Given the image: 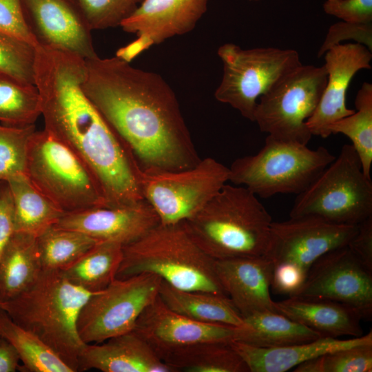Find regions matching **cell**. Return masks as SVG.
<instances>
[{
	"mask_svg": "<svg viewBox=\"0 0 372 372\" xmlns=\"http://www.w3.org/2000/svg\"><path fill=\"white\" fill-rule=\"evenodd\" d=\"M85 61L83 92L143 172L185 169L201 160L177 97L161 75L117 56Z\"/></svg>",
	"mask_w": 372,
	"mask_h": 372,
	"instance_id": "6da1fadb",
	"label": "cell"
},
{
	"mask_svg": "<svg viewBox=\"0 0 372 372\" xmlns=\"http://www.w3.org/2000/svg\"><path fill=\"white\" fill-rule=\"evenodd\" d=\"M35 50L34 85L44 129L89 167L107 207L143 200V170L134 154L83 90L85 59L43 45Z\"/></svg>",
	"mask_w": 372,
	"mask_h": 372,
	"instance_id": "7a4b0ae2",
	"label": "cell"
},
{
	"mask_svg": "<svg viewBox=\"0 0 372 372\" xmlns=\"http://www.w3.org/2000/svg\"><path fill=\"white\" fill-rule=\"evenodd\" d=\"M272 222L254 194L245 187L226 183L181 223L198 246L217 260L265 256Z\"/></svg>",
	"mask_w": 372,
	"mask_h": 372,
	"instance_id": "3957f363",
	"label": "cell"
},
{
	"mask_svg": "<svg viewBox=\"0 0 372 372\" xmlns=\"http://www.w3.org/2000/svg\"><path fill=\"white\" fill-rule=\"evenodd\" d=\"M71 283L60 270H43L14 298L0 302L12 320L47 344L73 372L85 346L77 330L79 312L92 294Z\"/></svg>",
	"mask_w": 372,
	"mask_h": 372,
	"instance_id": "277c9868",
	"label": "cell"
},
{
	"mask_svg": "<svg viewBox=\"0 0 372 372\" xmlns=\"http://www.w3.org/2000/svg\"><path fill=\"white\" fill-rule=\"evenodd\" d=\"M214 262L181 223L159 224L123 247V259L116 278L149 273L178 289L227 296L216 276Z\"/></svg>",
	"mask_w": 372,
	"mask_h": 372,
	"instance_id": "5b68a950",
	"label": "cell"
},
{
	"mask_svg": "<svg viewBox=\"0 0 372 372\" xmlns=\"http://www.w3.org/2000/svg\"><path fill=\"white\" fill-rule=\"evenodd\" d=\"M324 147L282 141L267 135L255 154L236 158L229 167V181L245 187L257 197L299 194L335 159Z\"/></svg>",
	"mask_w": 372,
	"mask_h": 372,
	"instance_id": "8992f818",
	"label": "cell"
},
{
	"mask_svg": "<svg viewBox=\"0 0 372 372\" xmlns=\"http://www.w3.org/2000/svg\"><path fill=\"white\" fill-rule=\"evenodd\" d=\"M25 175L65 214L107 207L89 167L45 129L36 130L30 140Z\"/></svg>",
	"mask_w": 372,
	"mask_h": 372,
	"instance_id": "52a82bcc",
	"label": "cell"
},
{
	"mask_svg": "<svg viewBox=\"0 0 372 372\" xmlns=\"http://www.w3.org/2000/svg\"><path fill=\"white\" fill-rule=\"evenodd\" d=\"M302 216L353 225L372 216L371 179L351 145H344L338 157L297 195L289 218Z\"/></svg>",
	"mask_w": 372,
	"mask_h": 372,
	"instance_id": "ba28073f",
	"label": "cell"
},
{
	"mask_svg": "<svg viewBox=\"0 0 372 372\" xmlns=\"http://www.w3.org/2000/svg\"><path fill=\"white\" fill-rule=\"evenodd\" d=\"M217 54L223 62V73L214 96L251 121L259 97L302 64L298 52L292 49L245 50L227 43L218 48Z\"/></svg>",
	"mask_w": 372,
	"mask_h": 372,
	"instance_id": "9c48e42d",
	"label": "cell"
},
{
	"mask_svg": "<svg viewBox=\"0 0 372 372\" xmlns=\"http://www.w3.org/2000/svg\"><path fill=\"white\" fill-rule=\"evenodd\" d=\"M327 81L324 65L302 63L259 97L254 122L276 138L307 145L312 134L306 121L317 108Z\"/></svg>",
	"mask_w": 372,
	"mask_h": 372,
	"instance_id": "30bf717a",
	"label": "cell"
},
{
	"mask_svg": "<svg viewBox=\"0 0 372 372\" xmlns=\"http://www.w3.org/2000/svg\"><path fill=\"white\" fill-rule=\"evenodd\" d=\"M229 175L228 167L207 157L185 169L143 171L141 189L160 224H177L207 204L229 181Z\"/></svg>",
	"mask_w": 372,
	"mask_h": 372,
	"instance_id": "8fae6325",
	"label": "cell"
},
{
	"mask_svg": "<svg viewBox=\"0 0 372 372\" xmlns=\"http://www.w3.org/2000/svg\"><path fill=\"white\" fill-rule=\"evenodd\" d=\"M162 280L141 273L115 278L105 289L90 296L81 308L77 330L85 344H99L134 329L144 309L158 296Z\"/></svg>",
	"mask_w": 372,
	"mask_h": 372,
	"instance_id": "7c38bea8",
	"label": "cell"
},
{
	"mask_svg": "<svg viewBox=\"0 0 372 372\" xmlns=\"http://www.w3.org/2000/svg\"><path fill=\"white\" fill-rule=\"evenodd\" d=\"M292 296L341 302L358 310L362 320H371L372 273L345 245L328 251L316 260L303 285Z\"/></svg>",
	"mask_w": 372,
	"mask_h": 372,
	"instance_id": "4fadbf2b",
	"label": "cell"
},
{
	"mask_svg": "<svg viewBox=\"0 0 372 372\" xmlns=\"http://www.w3.org/2000/svg\"><path fill=\"white\" fill-rule=\"evenodd\" d=\"M358 229V225L335 224L314 216L272 222L265 257L273 265H294L308 273L320 256L347 245Z\"/></svg>",
	"mask_w": 372,
	"mask_h": 372,
	"instance_id": "5bb4252c",
	"label": "cell"
},
{
	"mask_svg": "<svg viewBox=\"0 0 372 372\" xmlns=\"http://www.w3.org/2000/svg\"><path fill=\"white\" fill-rule=\"evenodd\" d=\"M208 0H143L121 24L138 38L116 56L130 62L152 45L192 31L207 9Z\"/></svg>",
	"mask_w": 372,
	"mask_h": 372,
	"instance_id": "9a60e30c",
	"label": "cell"
},
{
	"mask_svg": "<svg viewBox=\"0 0 372 372\" xmlns=\"http://www.w3.org/2000/svg\"><path fill=\"white\" fill-rule=\"evenodd\" d=\"M38 45L65 50L84 59L97 56L92 30L72 0H21Z\"/></svg>",
	"mask_w": 372,
	"mask_h": 372,
	"instance_id": "2e32d148",
	"label": "cell"
},
{
	"mask_svg": "<svg viewBox=\"0 0 372 372\" xmlns=\"http://www.w3.org/2000/svg\"><path fill=\"white\" fill-rule=\"evenodd\" d=\"M134 331L158 355L172 349L200 342H231L238 327L198 322L167 307L158 296L138 318Z\"/></svg>",
	"mask_w": 372,
	"mask_h": 372,
	"instance_id": "e0dca14e",
	"label": "cell"
},
{
	"mask_svg": "<svg viewBox=\"0 0 372 372\" xmlns=\"http://www.w3.org/2000/svg\"><path fill=\"white\" fill-rule=\"evenodd\" d=\"M327 81L322 97L311 116L306 121L312 136L327 138L328 127L353 114L346 105V93L354 75L363 69H371V51L358 43H339L324 54Z\"/></svg>",
	"mask_w": 372,
	"mask_h": 372,
	"instance_id": "ac0fdd59",
	"label": "cell"
},
{
	"mask_svg": "<svg viewBox=\"0 0 372 372\" xmlns=\"http://www.w3.org/2000/svg\"><path fill=\"white\" fill-rule=\"evenodd\" d=\"M160 224L153 207L143 200L121 207H94L65 214L57 225L80 231L99 242L129 245Z\"/></svg>",
	"mask_w": 372,
	"mask_h": 372,
	"instance_id": "d6986e66",
	"label": "cell"
},
{
	"mask_svg": "<svg viewBox=\"0 0 372 372\" xmlns=\"http://www.w3.org/2000/svg\"><path fill=\"white\" fill-rule=\"evenodd\" d=\"M218 279L242 318L263 311H277L270 296L273 263L265 256L217 260Z\"/></svg>",
	"mask_w": 372,
	"mask_h": 372,
	"instance_id": "ffe728a7",
	"label": "cell"
},
{
	"mask_svg": "<svg viewBox=\"0 0 372 372\" xmlns=\"http://www.w3.org/2000/svg\"><path fill=\"white\" fill-rule=\"evenodd\" d=\"M172 372L149 345L134 331L99 344H86L79 358L78 371Z\"/></svg>",
	"mask_w": 372,
	"mask_h": 372,
	"instance_id": "44dd1931",
	"label": "cell"
},
{
	"mask_svg": "<svg viewBox=\"0 0 372 372\" xmlns=\"http://www.w3.org/2000/svg\"><path fill=\"white\" fill-rule=\"evenodd\" d=\"M230 344L243 359L249 372H285L329 352L372 344V331L347 340L322 337L310 342L273 348L258 347L238 341Z\"/></svg>",
	"mask_w": 372,
	"mask_h": 372,
	"instance_id": "7402d4cb",
	"label": "cell"
},
{
	"mask_svg": "<svg viewBox=\"0 0 372 372\" xmlns=\"http://www.w3.org/2000/svg\"><path fill=\"white\" fill-rule=\"evenodd\" d=\"M278 313L318 332L323 337L363 335L362 317L355 309L327 299L289 296L275 302Z\"/></svg>",
	"mask_w": 372,
	"mask_h": 372,
	"instance_id": "603a6c76",
	"label": "cell"
},
{
	"mask_svg": "<svg viewBox=\"0 0 372 372\" xmlns=\"http://www.w3.org/2000/svg\"><path fill=\"white\" fill-rule=\"evenodd\" d=\"M42 271L36 236L14 231L0 260V302L29 288Z\"/></svg>",
	"mask_w": 372,
	"mask_h": 372,
	"instance_id": "cb8c5ba5",
	"label": "cell"
},
{
	"mask_svg": "<svg viewBox=\"0 0 372 372\" xmlns=\"http://www.w3.org/2000/svg\"><path fill=\"white\" fill-rule=\"evenodd\" d=\"M158 297L170 309L192 320L241 327L243 318L225 295L176 289L161 282Z\"/></svg>",
	"mask_w": 372,
	"mask_h": 372,
	"instance_id": "d4e9b609",
	"label": "cell"
},
{
	"mask_svg": "<svg viewBox=\"0 0 372 372\" xmlns=\"http://www.w3.org/2000/svg\"><path fill=\"white\" fill-rule=\"evenodd\" d=\"M323 337L318 332L272 311L243 318L238 327V342L262 348H273L310 342Z\"/></svg>",
	"mask_w": 372,
	"mask_h": 372,
	"instance_id": "484cf974",
	"label": "cell"
},
{
	"mask_svg": "<svg viewBox=\"0 0 372 372\" xmlns=\"http://www.w3.org/2000/svg\"><path fill=\"white\" fill-rule=\"evenodd\" d=\"M231 342H200L165 351L158 358L172 372H249Z\"/></svg>",
	"mask_w": 372,
	"mask_h": 372,
	"instance_id": "4316f807",
	"label": "cell"
},
{
	"mask_svg": "<svg viewBox=\"0 0 372 372\" xmlns=\"http://www.w3.org/2000/svg\"><path fill=\"white\" fill-rule=\"evenodd\" d=\"M14 231L39 236L65 214L31 183L25 174L10 177Z\"/></svg>",
	"mask_w": 372,
	"mask_h": 372,
	"instance_id": "83f0119b",
	"label": "cell"
},
{
	"mask_svg": "<svg viewBox=\"0 0 372 372\" xmlns=\"http://www.w3.org/2000/svg\"><path fill=\"white\" fill-rule=\"evenodd\" d=\"M123 247L117 242H99L60 271L73 285L90 293L101 291L116 278L123 259Z\"/></svg>",
	"mask_w": 372,
	"mask_h": 372,
	"instance_id": "f1b7e54d",
	"label": "cell"
},
{
	"mask_svg": "<svg viewBox=\"0 0 372 372\" xmlns=\"http://www.w3.org/2000/svg\"><path fill=\"white\" fill-rule=\"evenodd\" d=\"M0 337L17 350L20 361L18 369L28 372H73L40 338L14 322L0 307Z\"/></svg>",
	"mask_w": 372,
	"mask_h": 372,
	"instance_id": "f546056e",
	"label": "cell"
},
{
	"mask_svg": "<svg viewBox=\"0 0 372 372\" xmlns=\"http://www.w3.org/2000/svg\"><path fill=\"white\" fill-rule=\"evenodd\" d=\"M355 105L357 111L331 124L328 134H342L352 142L364 174L371 178L372 165V84L364 82L358 90Z\"/></svg>",
	"mask_w": 372,
	"mask_h": 372,
	"instance_id": "4dcf8cb0",
	"label": "cell"
},
{
	"mask_svg": "<svg viewBox=\"0 0 372 372\" xmlns=\"http://www.w3.org/2000/svg\"><path fill=\"white\" fill-rule=\"evenodd\" d=\"M36 238L43 270H62L99 242L83 232L55 225Z\"/></svg>",
	"mask_w": 372,
	"mask_h": 372,
	"instance_id": "1f68e13d",
	"label": "cell"
},
{
	"mask_svg": "<svg viewBox=\"0 0 372 372\" xmlns=\"http://www.w3.org/2000/svg\"><path fill=\"white\" fill-rule=\"evenodd\" d=\"M41 115V99L36 85L0 72L1 124L19 127L34 125Z\"/></svg>",
	"mask_w": 372,
	"mask_h": 372,
	"instance_id": "d6a6232c",
	"label": "cell"
},
{
	"mask_svg": "<svg viewBox=\"0 0 372 372\" xmlns=\"http://www.w3.org/2000/svg\"><path fill=\"white\" fill-rule=\"evenodd\" d=\"M294 372H371L372 344H360L329 352L308 360Z\"/></svg>",
	"mask_w": 372,
	"mask_h": 372,
	"instance_id": "836d02e7",
	"label": "cell"
},
{
	"mask_svg": "<svg viewBox=\"0 0 372 372\" xmlns=\"http://www.w3.org/2000/svg\"><path fill=\"white\" fill-rule=\"evenodd\" d=\"M34 125L11 127L0 124V180L26 172L30 140Z\"/></svg>",
	"mask_w": 372,
	"mask_h": 372,
	"instance_id": "e575fe53",
	"label": "cell"
},
{
	"mask_svg": "<svg viewBox=\"0 0 372 372\" xmlns=\"http://www.w3.org/2000/svg\"><path fill=\"white\" fill-rule=\"evenodd\" d=\"M35 47L0 30V72L34 84Z\"/></svg>",
	"mask_w": 372,
	"mask_h": 372,
	"instance_id": "d590c367",
	"label": "cell"
},
{
	"mask_svg": "<svg viewBox=\"0 0 372 372\" xmlns=\"http://www.w3.org/2000/svg\"><path fill=\"white\" fill-rule=\"evenodd\" d=\"M92 30L120 26L143 0H72Z\"/></svg>",
	"mask_w": 372,
	"mask_h": 372,
	"instance_id": "8d00e7d4",
	"label": "cell"
},
{
	"mask_svg": "<svg viewBox=\"0 0 372 372\" xmlns=\"http://www.w3.org/2000/svg\"><path fill=\"white\" fill-rule=\"evenodd\" d=\"M0 30L34 47L38 45L27 23L21 0H0Z\"/></svg>",
	"mask_w": 372,
	"mask_h": 372,
	"instance_id": "74e56055",
	"label": "cell"
},
{
	"mask_svg": "<svg viewBox=\"0 0 372 372\" xmlns=\"http://www.w3.org/2000/svg\"><path fill=\"white\" fill-rule=\"evenodd\" d=\"M353 39L372 50V23L358 24L344 21L338 22L330 26L326 38L318 51L320 57L332 46L340 41Z\"/></svg>",
	"mask_w": 372,
	"mask_h": 372,
	"instance_id": "f35d334b",
	"label": "cell"
},
{
	"mask_svg": "<svg viewBox=\"0 0 372 372\" xmlns=\"http://www.w3.org/2000/svg\"><path fill=\"white\" fill-rule=\"evenodd\" d=\"M323 10L344 22L372 23V0H326Z\"/></svg>",
	"mask_w": 372,
	"mask_h": 372,
	"instance_id": "ab89813d",
	"label": "cell"
},
{
	"mask_svg": "<svg viewBox=\"0 0 372 372\" xmlns=\"http://www.w3.org/2000/svg\"><path fill=\"white\" fill-rule=\"evenodd\" d=\"M307 273L300 267L288 263L273 265L271 287L276 293L292 296L303 285Z\"/></svg>",
	"mask_w": 372,
	"mask_h": 372,
	"instance_id": "60d3db41",
	"label": "cell"
},
{
	"mask_svg": "<svg viewBox=\"0 0 372 372\" xmlns=\"http://www.w3.org/2000/svg\"><path fill=\"white\" fill-rule=\"evenodd\" d=\"M358 227L357 233L347 246L360 264L372 273V216Z\"/></svg>",
	"mask_w": 372,
	"mask_h": 372,
	"instance_id": "b9f144b4",
	"label": "cell"
},
{
	"mask_svg": "<svg viewBox=\"0 0 372 372\" xmlns=\"http://www.w3.org/2000/svg\"><path fill=\"white\" fill-rule=\"evenodd\" d=\"M14 232L13 202L6 180H0V260Z\"/></svg>",
	"mask_w": 372,
	"mask_h": 372,
	"instance_id": "7bdbcfd3",
	"label": "cell"
},
{
	"mask_svg": "<svg viewBox=\"0 0 372 372\" xmlns=\"http://www.w3.org/2000/svg\"><path fill=\"white\" fill-rule=\"evenodd\" d=\"M20 358L13 345L0 337V372H14L19 366Z\"/></svg>",
	"mask_w": 372,
	"mask_h": 372,
	"instance_id": "ee69618b",
	"label": "cell"
},
{
	"mask_svg": "<svg viewBox=\"0 0 372 372\" xmlns=\"http://www.w3.org/2000/svg\"><path fill=\"white\" fill-rule=\"evenodd\" d=\"M249 1H258L260 0H249Z\"/></svg>",
	"mask_w": 372,
	"mask_h": 372,
	"instance_id": "f6af8a7d",
	"label": "cell"
}]
</instances>
